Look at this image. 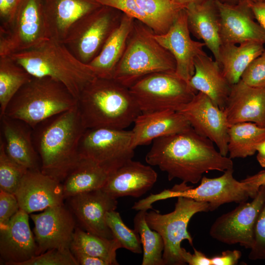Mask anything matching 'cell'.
<instances>
[{"label":"cell","instance_id":"obj_1","mask_svg":"<svg viewBox=\"0 0 265 265\" xmlns=\"http://www.w3.org/2000/svg\"><path fill=\"white\" fill-rule=\"evenodd\" d=\"M145 160L166 172L169 181L177 178L192 184L199 183L205 173L233 169L232 159L223 156L212 141L191 126L154 140Z\"/></svg>","mask_w":265,"mask_h":265},{"label":"cell","instance_id":"obj_2","mask_svg":"<svg viewBox=\"0 0 265 265\" xmlns=\"http://www.w3.org/2000/svg\"><path fill=\"white\" fill-rule=\"evenodd\" d=\"M86 130L78 103L33 129V142L40 159L41 171L62 183L81 159L79 145Z\"/></svg>","mask_w":265,"mask_h":265},{"label":"cell","instance_id":"obj_3","mask_svg":"<svg viewBox=\"0 0 265 265\" xmlns=\"http://www.w3.org/2000/svg\"><path fill=\"white\" fill-rule=\"evenodd\" d=\"M82 124L86 129L124 130L141 113L129 88L113 79L96 77L78 99Z\"/></svg>","mask_w":265,"mask_h":265},{"label":"cell","instance_id":"obj_4","mask_svg":"<svg viewBox=\"0 0 265 265\" xmlns=\"http://www.w3.org/2000/svg\"><path fill=\"white\" fill-rule=\"evenodd\" d=\"M10 56L32 77H49L61 82L77 99L97 77L88 64L79 60L62 41L53 38Z\"/></svg>","mask_w":265,"mask_h":265},{"label":"cell","instance_id":"obj_5","mask_svg":"<svg viewBox=\"0 0 265 265\" xmlns=\"http://www.w3.org/2000/svg\"><path fill=\"white\" fill-rule=\"evenodd\" d=\"M176 60L155 39V33L135 20L113 79L130 88L143 77L157 72L175 73Z\"/></svg>","mask_w":265,"mask_h":265},{"label":"cell","instance_id":"obj_6","mask_svg":"<svg viewBox=\"0 0 265 265\" xmlns=\"http://www.w3.org/2000/svg\"><path fill=\"white\" fill-rule=\"evenodd\" d=\"M77 103L78 99L61 82L49 77H33L14 96L3 115L21 120L33 129Z\"/></svg>","mask_w":265,"mask_h":265},{"label":"cell","instance_id":"obj_7","mask_svg":"<svg viewBox=\"0 0 265 265\" xmlns=\"http://www.w3.org/2000/svg\"><path fill=\"white\" fill-rule=\"evenodd\" d=\"M210 211L208 203L183 197L177 198L174 210L166 214L147 212L146 221L151 229L158 232L164 242V265H183L181 242L187 240L193 246V238L187 230L190 219L196 213Z\"/></svg>","mask_w":265,"mask_h":265},{"label":"cell","instance_id":"obj_8","mask_svg":"<svg viewBox=\"0 0 265 265\" xmlns=\"http://www.w3.org/2000/svg\"><path fill=\"white\" fill-rule=\"evenodd\" d=\"M141 113L177 111L198 92L175 73L148 75L129 88Z\"/></svg>","mask_w":265,"mask_h":265},{"label":"cell","instance_id":"obj_9","mask_svg":"<svg viewBox=\"0 0 265 265\" xmlns=\"http://www.w3.org/2000/svg\"><path fill=\"white\" fill-rule=\"evenodd\" d=\"M122 15L116 8L101 5L77 21L62 42L79 60L88 64L100 53Z\"/></svg>","mask_w":265,"mask_h":265},{"label":"cell","instance_id":"obj_10","mask_svg":"<svg viewBox=\"0 0 265 265\" xmlns=\"http://www.w3.org/2000/svg\"><path fill=\"white\" fill-rule=\"evenodd\" d=\"M132 131L108 128L86 129L80 143L81 159H90L108 174L134 156Z\"/></svg>","mask_w":265,"mask_h":265},{"label":"cell","instance_id":"obj_11","mask_svg":"<svg viewBox=\"0 0 265 265\" xmlns=\"http://www.w3.org/2000/svg\"><path fill=\"white\" fill-rule=\"evenodd\" d=\"M233 173V169H230L217 178L203 176L200 185L196 187L182 182L160 192V197L162 200L183 197L207 203L212 212L226 203L246 202L250 197L248 188L244 182L236 180Z\"/></svg>","mask_w":265,"mask_h":265},{"label":"cell","instance_id":"obj_12","mask_svg":"<svg viewBox=\"0 0 265 265\" xmlns=\"http://www.w3.org/2000/svg\"><path fill=\"white\" fill-rule=\"evenodd\" d=\"M47 38L42 0H24L11 23L0 27V56L28 49Z\"/></svg>","mask_w":265,"mask_h":265},{"label":"cell","instance_id":"obj_13","mask_svg":"<svg viewBox=\"0 0 265 265\" xmlns=\"http://www.w3.org/2000/svg\"><path fill=\"white\" fill-rule=\"evenodd\" d=\"M265 203V185H263L250 202L240 203L217 218L210 228L211 237L223 243L239 244L250 249L254 242L255 223Z\"/></svg>","mask_w":265,"mask_h":265},{"label":"cell","instance_id":"obj_14","mask_svg":"<svg viewBox=\"0 0 265 265\" xmlns=\"http://www.w3.org/2000/svg\"><path fill=\"white\" fill-rule=\"evenodd\" d=\"M177 111L185 117L198 133L212 141L219 152L227 156L229 126L223 110L209 97L198 92L189 102Z\"/></svg>","mask_w":265,"mask_h":265},{"label":"cell","instance_id":"obj_15","mask_svg":"<svg viewBox=\"0 0 265 265\" xmlns=\"http://www.w3.org/2000/svg\"><path fill=\"white\" fill-rule=\"evenodd\" d=\"M66 199V206L74 215L78 226L92 234L113 239L106 224V215L108 212L116 210L117 199L100 188Z\"/></svg>","mask_w":265,"mask_h":265},{"label":"cell","instance_id":"obj_16","mask_svg":"<svg viewBox=\"0 0 265 265\" xmlns=\"http://www.w3.org/2000/svg\"><path fill=\"white\" fill-rule=\"evenodd\" d=\"M30 217L34 224L37 255L53 248H70L77 224L66 205L63 204L49 207Z\"/></svg>","mask_w":265,"mask_h":265},{"label":"cell","instance_id":"obj_17","mask_svg":"<svg viewBox=\"0 0 265 265\" xmlns=\"http://www.w3.org/2000/svg\"><path fill=\"white\" fill-rule=\"evenodd\" d=\"M190 33L184 8L166 33L155 34L157 41L174 56L176 63L175 74L188 83L194 73L195 58L207 54L203 50L205 43L192 40Z\"/></svg>","mask_w":265,"mask_h":265},{"label":"cell","instance_id":"obj_18","mask_svg":"<svg viewBox=\"0 0 265 265\" xmlns=\"http://www.w3.org/2000/svg\"><path fill=\"white\" fill-rule=\"evenodd\" d=\"M220 16V38L222 44H239L248 41L265 44V31L255 21L251 2L236 4L215 0Z\"/></svg>","mask_w":265,"mask_h":265},{"label":"cell","instance_id":"obj_19","mask_svg":"<svg viewBox=\"0 0 265 265\" xmlns=\"http://www.w3.org/2000/svg\"><path fill=\"white\" fill-rule=\"evenodd\" d=\"M14 194L20 209L28 214L64 204L62 183L40 169L28 170Z\"/></svg>","mask_w":265,"mask_h":265},{"label":"cell","instance_id":"obj_20","mask_svg":"<svg viewBox=\"0 0 265 265\" xmlns=\"http://www.w3.org/2000/svg\"><path fill=\"white\" fill-rule=\"evenodd\" d=\"M37 246L30 230L28 213L20 210L0 228V263L22 265L37 255Z\"/></svg>","mask_w":265,"mask_h":265},{"label":"cell","instance_id":"obj_21","mask_svg":"<svg viewBox=\"0 0 265 265\" xmlns=\"http://www.w3.org/2000/svg\"><path fill=\"white\" fill-rule=\"evenodd\" d=\"M223 111L229 126L252 122L265 127V88L250 86L240 80L232 85Z\"/></svg>","mask_w":265,"mask_h":265},{"label":"cell","instance_id":"obj_22","mask_svg":"<svg viewBox=\"0 0 265 265\" xmlns=\"http://www.w3.org/2000/svg\"><path fill=\"white\" fill-rule=\"evenodd\" d=\"M157 178V172L150 165L132 159L109 173L102 188L116 199L139 198L152 188Z\"/></svg>","mask_w":265,"mask_h":265},{"label":"cell","instance_id":"obj_23","mask_svg":"<svg viewBox=\"0 0 265 265\" xmlns=\"http://www.w3.org/2000/svg\"><path fill=\"white\" fill-rule=\"evenodd\" d=\"M48 38L62 41L72 26L100 7L96 0H42Z\"/></svg>","mask_w":265,"mask_h":265},{"label":"cell","instance_id":"obj_24","mask_svg":"<svg viewBox=\"0 0 265 265\" xmlns=\"http://www.w3.org/2000/svg\"><path fill=\"white\" fill-rule=\"evenodd\" d=\"M0 117L7 156L27 170L40 169V159L33 142V129L21 120L4 115Z\"/></svg>","mask_w":265,"mask_h":265},{"label":"cell","instance_id":"obj_25","mask_svg":"<svg viewBox=\"0 0 265 265\" xmlns=\"http://www.w3.org/2000/svg\"><path fill=\"white\" fill-rule=\"evenodd\" d=\"M134 125L132 132L134 149L148 144L159 137L175 134L191 127L183 114L172 110L141 113Z\"/></svg>","mask_w":265,"mask_h":265},{"label":"cell","instance_id":"obj_26","mask_svg":"<svg viewBox=\"0 0 265 265\" xmlns=\"http://www.w3.org/2000/svg\"><path fill=\"white\" fill-rule=\"evenodd\" d=\"M194 73L188 82L197 92L209 97L212 102L224 109L230 95L232 85L223 74L217 61L207 54L194 59Z\"/></svg>","mask_w":265,"mask_h":265},{"label":"cell","instance_id":"obj_27","mask_svg":"<svg viewBox=\"0 0 265 265\" xmlns=\"http://www.w3.org/2000/svg\"><path fill=\"white\" fill-rule=\"evenodd\" d=\"M185 9L190 33L204 41L217 61L221 42L220 16L215 0L191 4Z\"/></svg>","mask_w":265,"mask_h":265},{"label":"cell","instance_id":"obj_28","mask_svg":"<svg viewBox=\"0 0 265 265\" xmlns=\"http://www.w3.org/2000/svg\"><path fill=\"white\" fill-rule=\"evenodd\" d=\"M134 18L124 14L98 55L88 64L97 78L111 79L124 53Z\"/></svg>","mask_w":265,"mask_h":265},{"label":"cell","instance_id":"obj_29","mask_svg":"<svg viewBox=\"0 0 265 265\" xmlns=\"http://www.w3.org/2000/svg\"><path fill=\"white\" fill-rule=\"evenodd\" d=\"M264 44L248 41L221 45L217 61L223 75L232 85L238 82L251 62L265 50Z\"/></svg>","mask_w":265,"mask_h":265},{"label":"cell","instance_id":"obj_30","mask_svg":"<svg viewBox=\"0 0 265 265\" xmlns=\"http://www.w3.org/2000/svg\"><path fill=\"white\" fill-rule=\"evenodd\" d=\"M108 174L94 161L81 159L62 182L65 199L102 188Z\"/></svg>","mask_w":265,"mask_h":265},{"label":"cell","instance_id":"obj_31","mask_svg":"<svg viewBox=\"0 0 265 265\" xmlns=\"http://www.w3.org/2000/svg\"><path fill=\"white\" fill-rule=\"evenodd\" d=\"M143 18L142 23L155 34L166 33L181 11L185 8L173 0H134Z\"/></svg>","mask_w":265,"mask_h":265},{"label":"cell","instance_id":"obj_32","mask_svg":"<svg viewBox=\"0 0 265 265\" xmlns=\"http://www.w3.org/2000/svg\"><path fill=\"white\" fill-rule=\"evenodd\" d=\"M265 140V127L252 122L232 125L228 129L229 158H245L257 152V146Z\"/></svg>","mask_w":265,"mask_h":265},{"label":"cell","instance_id":"obj_33","mask_svg":"<svg viewBox=\"0 0 265 265\" xmlns=\"http://www.w3.org/2000/svg\"><path fill=\"white\" fill-rule=\"evenodd\" d=\"M70 247L89 255L101 258L109 265H118L116 251L122 248L115 239H108L87 232L77 226Z\"/></svg>","mask_w":265,"mask_h":265},{"label":"cell","instance_id":"obj_34","mask_svg":"<svg viewBox=\"0 0 265 265\" xmlns=\"http://www.w3.org/2000/svg\"><path fill=\"white\" fill-rule=\"evenodd\" d=\"M32 78L10 55L0 56V117L14 96Z\"/></svg>","mask_w":265,"mask_h":265},{"label":"cell","instance_id":"obj_35","mask_svg":"<svg viewBox=\"0 0 265 265\" xmlns=\"http://www.w3.org/2000/svg\"><path fill=\"white\" fill-rule=\"evenodd\" d=\"M147 211H139L133 219L134 229L140 236L143 248L142 265H164V242L161 235L150 228L146 221Z\"/></svg>","mask_w":265,"mask_h":265},{"label":"cell","instance_id":"obj_36","mask_svg":"<svg viewBox=\"0 0 265 265\" xmlns=\"http://www.w3.org/2000/svg\"><path fill=\"white\" fill-rule=\"evenodd\" d=\"M106 219L113 238L120 244L122 248L134 253L142 252L138 233L134 229L132 230L126 225L118 212L115 210L108 212L106 213Z\"/></svg>","mask_w":265,"mask_h":265},{"label":"cell","instance_id":"obj_37","mask_svg":"<svg viewBox=\"0 0 265 265\" xmlns=\"http://www.w3.org/2000/svg\"><path fill=\"white\" fill-rule=\"evenodd\" d=\"M28 170L12 160L6 154L4 142L0 141V190L15 194Z\"/></svg>","mask_w":265,"mask_h":265},{"label":"cell","instance_id":"obj_38","mask_svg":"<svg viewBox=\"0 0 265 265\" xmlns=\"http://www.w3.org/2000/svg\"><path fill=\"white\" fill-rule=\"evenodd\" d=\"M22 265H79L70 248H53L32 257Z\"/></svg>","mask_w":265,"mask_h":265},{"label":"cell","instance_id":"obj_39","mask_svg":"<svg viewBox=\"0 0 265 265\" xmlns=\"http://www.w3.org/2000/svg\"><path fill=\"white\" fill-rule=\"evenodd\" d=\"M240 80L250 86L265 88V49L251 62Z\"/></svg>","mask_w":265,"mask_h":265},{"label":"cell","instance_id":"obj_40","mask_svg":"<svg viewBox=\"0 0 265 265\" xmlns=\"http://www.w3.org/2000/svg\"><path fill=\"white\" fill-rule=\"evenodd\" d=\"M250 249L248 255L250 260H265V203L255 223L254 242Z\"/></svg>","mask_w":265,"mask_h":265},{"label":"cell","instance_id":"obj_41","mask_svg":"<svg viewBox=\"0 0 265 265\" xmlns=\"http://www.w3.org/2000/svg\"><path fill=\"white\" fill-rule=\"evenodd\" d=\"M20 209L14 194L0 190V228L5 226Z\"/></svg>","mask_w":265,"mask_h":265},{"label":"cell","instance_id":"obj_42","mask_svg":"<svg viewBox=\"0 0 265 265\" xmlns=\"http://www.w3.org/2000/svg\"><path fill=\"white\" fill-rule=\"evenodd\" d=\"M24 0H0V27L8 26Z\"/></svg>","mask_w":265,"mask_h":265},{"label":"cell","instance_id":"obj_43","mask_svg":"<svg viewBox=\"0 0 265 265\" xmlns=\"http://www.w3.org/2000/svg\"><path fill=\"white\" fill-rule=\"evenodd\" d=\"M241 256L239 250H225L220 255L211 258L212 265H236Z\"/></svg>","mask_w":265,"mask_h":265},{"label":"cell","instance_id":"obj_44","mask_svg":"<svg viewBox=\"0 0 265 265\" xmlns=\"http://www.w3.org/2000/svg\"><path fill=\"white\" fill-rule=\"evenodd\" d=\"M193 250V253L191 254L182 247L181 254L186 264L189 265H212L211 258L194 247Z\"/></svg>","mask_w":265,"mask_h":265},{"label":"cell","instance_id":"obj_45","mask_svg":"<svg viewBox=\"0 0 265 265\" xmlns=\"http://www.w3.org/2000/svg\"><path fill=\"white\" fill-rule=\"evenodd\" d=\"M247 186L250 197L254 198L257 195L260 187L265 185V170H262L257 174L248 176L241 180Z\"/></svg>","mask_w":265,"mask_h":265},{"label":"cell","instance_id":"obj_46","mask_svg":"<svg viewBox=\"0 0 265 265\" xmlns=\"http://www.w3.org/2000/svg\"><path fill=\"white\" fill-rule=\"evenodd\" d=\"M70 249L79 265H109L101 258L89 255L73 247H70Z\"/></svg>","mask_w":265,"mask_h":265},{"label":"cell","instance_id":"obj_47","mask_svg":"<svg viewBox=\"0 0 265 265\" xmlns=\"http://www.w3.org/2000/svg\"><path fill=\"white\" fill-rule=\"evenodd\" d=\"M251 6L256 20L265 31V1L251 2Z\"/></svg>","mask_w":265,"mask_h":265},{"label":"cell","instance_id":"obj_48","mask_svg":"<svg viewBox=\"0 0 265 265\" xmlns=\"http://www.w3.org/2000/svg\"><path fill=\"white\" fill-rule=\"evenodd\" d=\"M257 152L258 162L262 167L265 168V140L257 146Z\"/></svg>","mask_w":265,"mask_h":265},{"label":"cell","instance_id":"obj_49","mask_svg":"<svg viewBox=\"0 0 265 265\" xmlns=\"http://www.w3.org/2000/svg\"><path fill=\"white\" fill-rule=\"evenodd\" d=\"M221 2L227 3L229 4H236L240 2L246 1L251 3H257L260 2H263L265 0H216Z\"/></svg>","mask_w":265,"mask_h":265},{"label":"cell","instance_id":"obj_50","mask_svg":"<svg viewBox=\"0 0 265 265\" xmlns=\"http://www.w3.org/2000/svg\"><path fill=\"white\" fill-rule=\"evenodd\" d=\"M173 0L182 5L185 8H186L188 5L191 4L200 3L207 0Z\"/></svg>","mask_w":265,"mask_h":265}]
</instances>
